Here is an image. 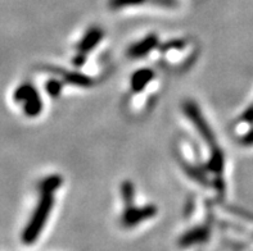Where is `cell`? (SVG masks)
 Returning <instances> with one entry per match:
<instances>
[{"mask_svg": "<svg viewBox=\"0 0 253 251\" xmlns=\"http://www.w3.org/2000/svg\"><path fill=\"white\" fill-rule=\"evenodd\" d=\"M61 183L62 179L58 176H50L42 182L38 207H36L35 213L32 215L31 222L29 223V226L26 227L25 233H23V240H25L26 244H31L44 227L49 213H50L51 207L54 204L55 190L61 186Z\"/></svg>", "mask_w": 253, "mask_h": 251, "instance_id": "obj_1", "label": "cell"}, {"mask_svg": "<svg viewBox=\"0 0 253 251\" xmlns=\"http://www.w3.org/2000/svg\"><path fill=\"white\" fill-rule=\"evenodd\" d=\"M16 98L17 100H21L25 104V110L27 114L34 115L42 109V103L39 102L35 90L31 86H23V87L18 89Z\"/></svg>", "mask_w": 253, "mask_h": 251, "instance_id": "obj_2", "label": "cell"}, {"mask_svg": "<svg viewBox=\"0 0 253 251\" xmlns=\"http://www.w3.org/2000/svg\"><path fill=\"white\" fill-rule=\"evenodd\" d=\"M100 38V31L99 30H91V31L87 34L85 37H84L83 42L80 44V48H79V50H80V53H79V55H77V58L80 57L81 54H85L86 51H89L90 49L93 48L94 45L98 42V40Z\"/></svg>", "mask_w": 253, "mask_h": 251, "instance_id": "obj_3", "label": "cell"}, {"mask_svg": "<svg viewBox=\"0 0 253 251\" xmlns=\"http://www.w3.org/2000/svg\"><path fill=\"white\" fill-rule=\"evenodd\" d=\"M154 42H156V38L154 37H149V38H147V40H144V41L139 42L136 46H134V48L131 49V55H134V57H138V55L145 54V53H148V50H149V49H152V46L154 45Z\"/></svg>", "mask_w": 253, "mask_h": 251, "instance_id": "obj_4", "label": "cell"}, {"mask_svg": "<svg viewBox=\"0 0 253 251\" xmlns=\"http://www.w3.org/2000/svg\"><path fill=\"white\" fill-rule=\"evenodd\" d=\"M145 1H153V3H156V0H111L109 5L113 9H119V8H126V6L130 5H139V4L145 3Z\"/></svg>", "mask_w": 253, "mask_h": 251, "instance_id": "obj_5", "label": "cell"}, {"mask_svg": "<svg viewBox=\"0 0 253 251\" xmlns=\"http://www.w3.org/2000/svg\"><path fill=\"white\" fill-rule=\"evenodd\" d=\"M152 73L149 71H143V72H139L138 76L134 77V89L140 90L141 85L144 86L148 81L151 80Z\"/></svg>", "mask_w": 253, "mask_h": 251, "instance_id": "obj_6", "label": "cell"}, {"mask_svg": "<svg viewBox=\"0 0 253 251\" xmlns=\"http://www.w3.org/2000/svg\"><path fill=\"white\" fill-rule=\"evenodd\" d=\"M243 118H244V121H247V122L253 121V105L251 107L250 109H248L247 111H246V113H244Z\"/></svg>", "mask_w": 253, "mask_h": 251, "instance_id": "obj_7", "label": "cell"}]
</instances>
